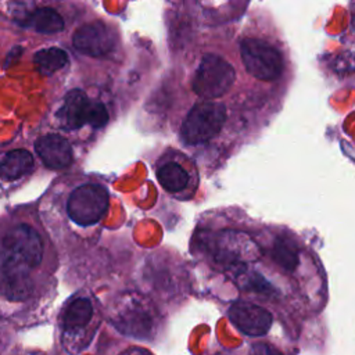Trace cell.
<instances>
[{"instance_id": "cell-1", "label": "cell", "mask_w": 355, "mask_h": 355, "mask_svg": "<svg viewBox=\"0 0 355 355\" xmlns=\"http://www.w3.org/2000/svg\"><path fill=\"white\" fill-rule=\"evenodd\" d=\"M43 243L39 233L29 225L21 223L10 229L3 239V263L32 270L39 266Z\"/></svg>"}, {"instance_id": "cell-2", "label": "cell", "mask_w": 355, "mask_h": 355, "mask_svg": "<svg viewBox=\"0 0 355 355\" xmlns=\"http://www.w3.org/2000/svg\"><path fill=\"white\" fill-rule=\"evenodd\" d=\"M226 119V108L220 103L202 101L196 104L183 121L180 133L187 144H201L215 137Z\"/></svg>"}, {"instance_id": "cell-3", "label": "cell", "mask_w": 355, "mask_h": 355, "mask_svg": "<svg viewBox=\"0 0 355 355\" xmlns=\"http://www.w3.org/2000/svg\"><path fill=\"white\" fill-rule=\"evenodd\" d=\"M236 72L233 67L216 54L202 57L193 79V90L204 98H218L223 96L234 83Z\"/></svg>"}, {"instance_id": "cell-4", "label": "cell", "mask_w": 355, "mask_h": 355, "mask_svg": "<svg viewBox=\"0 0 355 355\" xmlns=\"http://www.w3.org/2000/svg\"><path fill=\"white\" fill-rule=\"evenodd\" d=\"M60 125L64 129H78L86 123L93 128H101L108 121L105 107L98 101H90L89 97L79 89L69 92L61 108L58 110Z\"/></svg>"}, {"instance_id": "cell-5", "label": "cell", "mask_w": 355, "mask_h": 355, "mask_svg": "<svg viewBox=\"0 0 355 355\" xmlns=\"http://www.w3.org/2000/svg\"><path fill=\"white\" fill-rule=\"evenodd\" d=\"M247 72L259 80H275L282 75L283 58L279 50L261 39H244L240 44Z\"/></svg>"}, {"instance_id": "cell-6", "label": "cell", "mask_w": 355, "mask_h": 355, "mask_svg": "<svg viewBox=\"0 0 355 355\" xmlns=\"http://www.w3.org/2000/svg\"><path fill=\"white\" fill-rule=\"evenodd\" d=\"M108 208L107 190L94 183H87L76 187L67 202L69 218L78 225L89 226L97 223Z\"/></svg>"}, {"instance_id": "cell-7", "label": "cell", "mask_w": 355, "mask_h": 355, "mask_svg": "<svg viewBox=\"0 0 355 355\" xmlns=\"http://www.w3.org/2000/svg\"><path fill=\"white\" fill-rule=\"evenodd\" d=\"M214 257L216 262L233 266L257 259L259 257V250L245 233L226 230L215 240Z\"/></svg>"}, {"instance_id": "cell-8", "label": "cell", "mask_w": 355, "mask_h": 355, "mask_svg": "<svg viewBox=\"0 0 355 355\" xmlns=\"http://www.w3.org/2000/svg\"><path fill=\"white\" fill-rule=\"evenodd\" d=\"M114 323L123 334L148 337L154 327V315L150 305L140 297H128L115 312Z\"/></svg>"}, {"instance_id": "cell-9", "label": "cell", "mask_w": 355, "mask_h": 355, "mask_svg": "<svg viewBox=\"0 0 355 355\" xmlns=\"http://www.w3.org/2000/svg\"><path fill=\"white\" fill-rule=\"evenodd\" d=\"M115 33L103 22L85 24L72 36L75 49L92 57L108 54L115 47Z\"/></svg>"}, {"instance_id": "cell-10", "label": "cell", "mask_w": 355, "mask_h": 355, "mask_svg": "<svg viewBox=\"0 0 355 355\" xmlns=\"http://www.w3.org/2000/svg\"><path fill=\"white\" fill-rule=\"evenodd\" d=\"M229 318L240 331L248 336H263L272 324L269 311L245 301L234 302L229 309Z\"/></svg>"}, {"instance_id": "cell-11", "label": "cell", "mask_w": 355, "mask_h": 355, "mask_svg": "<svg viewBox=\"0 0 355 355\" xmlns=\"http://www.w3.org/2000/svg\"><path fill=\"white\" fill-rule=\"evenodd\" d=\"M35 150L43 164L51 169L67 168L72 162V148L60 135H46L36 140Z\"/></svg>"}, {"instance_id": "cell-12", "label": "cell", "mask_w": 355, "mask_h": 355, "mask_svg": "<svg viewBox=\"0 0 355 355\" xmlns=\"http://www.w3.org/2000/svg\"><path fill=\"white\" fill-rule=\"evenodd\" d=\"M0 286H1L3 294L8 300L11 301L25 300L33 288L31 272L21 268H15V266L1 265Z\"/></svg>"}, {"instance_id": "cell-13", "label": "cell", "mask_w": 355, "mask_h": 355, "mask_svg": "<svg viewBox=\"0 0 355 355\" xmlns=\"http://www.w3.org/2000/svg\"><path fill=\"white\" fill-rule=\"evenodd\" d=\"M33 166V157L29 151L18 148L0 157V178L15 180L28 173Z\"/></svg>"}, {"instance_id": "cell-14", "label": "cell", "mask_w": 355, "mask_h": 355, "mask_svg": "<svg viewBox=\"0 0 355 355\" xmlns=\"http://www.w3.org/2000/svg\"><path fill=\"white\" fill-rule=\"evenodd\" d=\"M25 24L39 33L53 35L64 29V19L55 10L50 7L35 10L32 14L28 15Z\"/></svg>"}, {"instance_id": "cell-15", "label": "cell", "mask_w": 355, "mask_h": 355, "mask_svg": "<svg viewBox=\"0 0 355 355\" xmlns=\"http://www.w3.org/2000/svg\"><path fill=\"white\" fill-rule=\"evenodd\" d=\"M33 62L36 69L42 75L49 76L57 72L58 69H61L62 67H65V64L68 62V54L62 49L49 47V49L36 51L33 57Z\"/></svg>"}, {"instance_id": "cell-16", "label": "cell", "mask_w": 355, "mask_h": 355, "mask_svg": "<svg viewBox=\"0 0 355 355\" xmlns=\"http://www.w3.org/2000/svg\"><path fill=\"white\" fill-rule=\"evenodd\" d=\"M92 315H93V308L90 301L86 298H76L68 305L64 313V319H62L64 327L67 330L80 329L89 323V320L92 319Z\"/></svg>"}, {"instance_id": "cell-17", "label": "cell", "mask_w": 355, "mask_h": 355, "mask_svg": "<svg viewBox=\"0 0 355 355\" xmlns=\"http://www.w3.org/2000/svg\"><path fill=\"white\" fill-rule=\"evenodd\" d=\"M158 182L161 186L171 193H178L183 190L189 182L187 172L176 162L164 164L157 172Z\"/></svg>"}, {"instance_id": "cell-18", "label": "cell", "mask_w": 355, "mask_h": 355, "mask_svg": "<svg viewBox=\"0 0 355 355\" xmlns=\"http://www.w3.org/2000/svg\"><path fill=\"white\" fill-rule=\"evenodd\" d=\"M272 258L284 270H294L298 265V250L295 243L286 236L277 237L272 248Z\"/></svg>"}, {"instance_id": "cell-19", "label": "cell", "mask_w": 355, "mask_h": 355, "mask_svg": "<svg viewBox=\"0 0 355 355\" xmlns=\"http://www.w3.org/2000/svg\"><path fill=\"white\" fill-rule=\"evenodd\" d=\"M251 355H282L279 349H276L273 345L266 343H258L254 344L251 348Z\"/></svg>"}, {"instance_id": "cell-20", "label": "cell", "mask_w": 355, "mask_h": 355, "mask_svg": "<svg viewBox=\"0 0 355 355\" xmlns=\"http://www.w3.org/2000/svg\"><path fill=\"white\" fill-rule=\"evenodd\" d=\"M121 355H151L150 352H147L143 348H129L125 352H122Z\"/></svg>"}]
</instances>
